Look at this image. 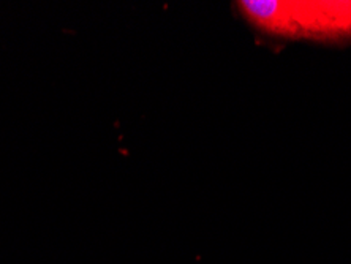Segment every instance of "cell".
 I'll use <instances>...</instances> for the list:
<instances>
[{"mask_svg": "<svg viewBox=\"0 0 351 264\" xmlns=\"http://www.w3.org/2000/svg\"><path fill=\"white\" fill-rule=\"evenodd\" d=\"M242 16L271 38L339 43L351 38V2H239Z\"/></svg>", "mask_w": 351, "mask_h": 264, "instance_id": "1", "label": "cell"}]
</instances>
